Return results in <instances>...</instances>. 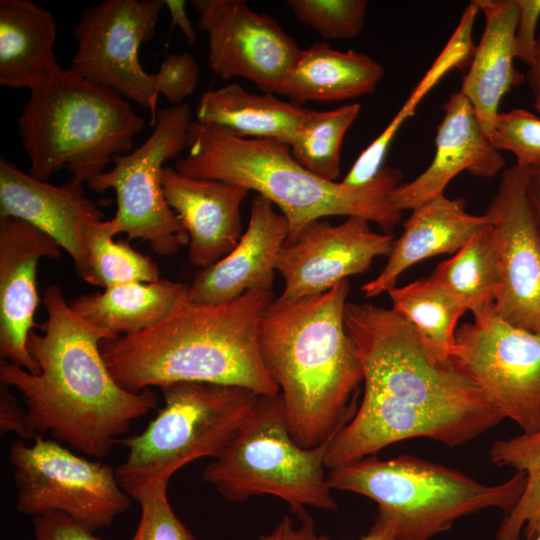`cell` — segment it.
<instances>
[{"label": "cell", "instance_id": "obj_1", "mask_svg": "<svg viewBox=\"0 0 540 540\" xmlns=\"http://www.w3.org/2000/svg\"><path fill=\"white\" fill-rule=\"evenodd\" d=\"M344 322L360 357L364 393L328 446L327 468L412 438L457 447L504 419L453 361L435 359L413 325L393 309L347 302Z\"/></svg>", "mask_w": 540, "mask_h": 540}, {"label": "cell", "instance_id": "obj_2", "mask_svg": "<svg viewBox=\"0 0 540 540\" xmlns=\"http://www.w3.org/2000/svg\"><path fill=\"white\" fill-rule=\"evenodd\" d=\"M43 303V334L32 330L27 339L40 372L1 359L0 382L23 395L37 434L105 457L134 420L157 407V396L151 389L129 392L114 380L100 351L101 341L114 336L77 314L59 286L46 288Z\"/></svg>", "mask_w": 540, "mask_h": 540}, {"label": "cell", "instance_id": "obj_3", "mask_svg": "<svg viewBox=\"0 0 540 540\" xmlns=\"http://www.w3.org/2000/svg\"><path fill=\"white\" fill-rule=\"evenodd\" d=\"M350 283L290 301L273 300L259 326L263 364L278 385L289 430L303 448L333 437L355 415L363 370L344 322Z\"/></svg>", "mask_w": 540, "mask_h": 540}, {"label": "cell", "instance_id": "obj_4", "mask_svg": "<svg viewBox=\"0 0 540 540\" xmlns=\"http://www.w3.org/2000/svg\"><path fill=\"white\" fill-rule=\"evenodd\" d=\"M272 301V290H251L220 304L189 302L149 329L102 340L100 351L114 380L129 392L206 382L277 396L258 342Z\"/></svg>", "mask_w": 540, "mask_h": 540}, {"label": "cell", "instance_id": "obj_5", "mask_svg": "<svg viewBox=\"0 0 540 540\" xmlns=\"http://www.w3.org/2000/svg\"><path fill=\"white\" fill-rule=\"evenodd\" d=\"M188 152L174 169L254 190L276 204L286 218L292 243L311 222L327 216H355L375 222L386 233L399 224L402 211L390 200L401 184L398 168L382 167L368 183L351 186L325 180L300 165L290 145L272 139L238 138L192 121Z\"/></svg>", "mask_w": 540, "mask_h": 540}, {"label": "cell", "instance_id": "obj_6", "mask_svg": "<svg viewBox=\"0 0 540 540\" xmlns=\"http://www.w3.org/2000/svg\"><path fill=\"white\" fill-rule=\"evenodd\" d=\"M16 122L29 174L46 181L66 168L78 184H88L116 156L131 152L144 126L121 94L60 65L30 90Z\"/></svg>", "mask_w": 540, "mask_h": 540}, {"label": "cell", "instance_id": "obj_7", "mask_svg": "<svg viewBox=\"0 0 540 540\" xmlns=\"http://www.w3.org/2000/svg\"><path fill=\"white\" fill-rule=\"evenodd\" d=\"M332 490L356 493L378 505L399 540H430L456 520L488 508L508 513L526 483L517 471L508 480L485 485L466 474L411 455L364 457L332 468Z\"/></svg>", "mask_w": 540, "mask_h": 540}, {"label": "cell", "instance_id": "obj_8", "mask_svg": "<svg viewBox=\"0 0 540 540\" xmlns=\"http://www.w3.org/2000/svg\"><path fill=\"white\" fill-rule=\"evenodd\" d=\"M331 440L301 447L291 436L281 394L261 395L234 439L204 468L202 479L232 502L280 498L299 520L308 515L307 507L334 510L325 474Z\"/></svg>", "mask_w": 540, "mask_h": 540}, {"label": "cell", "instance_id": "obj_9", "mask_svg": "<svg viewBox=\"0 0 540 540\" xmlns=\"http://www.w3.org/2000/svg\"><path fill=\"white\" fill-rule=\"evenodd\" d=\"M161 390L164 406L157 416L141 433L119 440L128 454L115 475L129 497L152 482H169L195 459L216 458L261 396L244 387L206 382H177Z\"/></svg>", "mask_w": 540, "mask_h": 540}, {"label": "cell", "instance_id": "obj_10", "mask_svg": "<svg viewBox=\"0 0 540 540\" xmlns=\"http://www.w3.org/2000/svg\"><path fill=\"white\" fill-rule=\"evenodd\" d=\"M192 121L186 103L160 109L145 142L116 156L110 170L87 184L97 193L115 191L117 210L111 221L117 234L148 241L162 256L175 254L189 244L185 227L166 201L161 175L163 164L187 148Z\"/></svg>", "mask_w": 540, "mask_h": 540}, {"label": "cell", "instance_id": "obj_11", "mask_svg": "<svg viewBox=\"0 0 540 540\" xmlns=\"http://www.w3.org/2000/svg\"><path fill=\"white\" fill-rule=\"evenodd\" d=\"M16 487V510L32 517L62 512L93 532L109 527L130 505L115 469L89 461L37 434L27 445L21 439L9 447Z\"/></svg>", "mask_w": 540, "mask_h": 540}, {"label": "cell", "instance_id": "obj_12", "mask_svg": "<svg viewBox=\"0 0 540 540\" xmlns=\"http://www.w3.org/2000/svg\"><path fill=\"white\" fill-rule=\"evenodd\" d=\"M165 0H104L86 8L74 28L76 51L70 69L80 77L141 105L156 122L155 74L139 60L141 45L152 39Z\"/></svg>", "mask_w": 540, "mask_h": 540}, {"label": "cell", "instance_id": "obj_13", "mask_svg": "<svg viewBox=\"0 0 540 540\" xmlns=\"http://www.w3.org/2000/svg\"><path fill=\"white\" fill-rule=\"evenodd\" d=\"M453 363L523 432L540 428V332L492 310L456 330Z\"/></svg>", "mask_w": 540, "mask_h": 540}, {"label": "cell", "instance_id": "obj_14", "mask_svg": "<svg viewBox=\"0 0 540 540\" xmlns=\"http://www.w3.org/2000/svg\"><path fill=\"white\" fill-rule=\"evenodd\" d=\"M529 171L518 165L506 169L485 215L499 272L494 312L540 332V230L527 192Z\"/></svg>", "mask_w": 540, "mask_h": 540}, {"label": "cell", "instance_id": "obj_15", "mask_svg": "<svg viewBox=\"0 0 540 540\" xmlns=\"http://www.w3.org/2000/svg\"><path fill=\"white\" fill-rule=\"evenodd\" d=\"M199 29L208 35V62L223 80L243 77L264 93L279 94L301 49L278 22L244 0H193Z\"/></svg>", "mask_w": 540, "mask_h": 540}, {"label": "cell", "instance_id": "obj_16", "mask_svg": "<svg viewBox=\"0 0 540 540\" xmlns=\"http://www.w3.org/2000/svg\"><path fill=\"white\" fill-rule=\"evenodd\" d=\"M393 241L392 234L373 231L361 217H348L340 225L324 219L311 222L277 256L275 270L285 283L278 299L318 295L351 275L368 271L374 258L390 254Z\"/></svg>", "mask_w": 540, "mask_h": 540}, {"label": "cell", "instance_id": "obj_17", "mask_svg": "<svg viewBox=\"0 0 540 540\" xmlns=\"http://www.w3.org/2000/svg\"><path fill=\"white\" fill-rule=\"evenodd\" d=\"M7 217L24 220L50 236L70 255L78 276L96 285L84 230L101 221L103 213L86 195L83 184L52 185L1 157L0 218Z\"/></svg>", "mask_w": 540, "mask_h": 540}, {"label": "cell", "instance_id": "obj_18", "mask_svg": "<svg viewBox=\"0 0 540 540\" xmlns=\"http://www.w3.org/2000/svg\"><path fill=\"white\" fill-rule=\"evenodd\" d=\"M61 247L32 224L13 217L0 218V353L1 359L32 374L39 366L27 349L39 303L36 285L41 258L57 259Z\"/></svg>", "mask_w": 540, "mask_h": 540}, {"label": "cell", "instance_id": "obj_19", "mask_svg": "<svg viewBox=\"0 0 540 540\" xmlns=\"http://www.w3.org/2000/svg\"><path fill=\"white\" fill-rule=\"evenodd\" d=\"M161 182L167 203L189 235L188 258L204 269L227 254L242 236L240 207L250 190L216 179L183 175L170 166Z\"/></svg>", "mask_w": 540, "mask_h": 540}, {"label": "cell", "instance_id": "obj_20", "mask_svg": "<svg viewBox=\"0 0 540 540\" xmlns=\"http://www.w3.org/2000/svg\"><path fill=\"white\" fill-rule=\"evenodd\" d=\"M442 109L444 116L437 129L431 164L390 195L391 203L400 211L413 210L443 196L448 183L463 170L486 178L505 165L504 157L484 133L471 103L460 91L453 93Z\"/></svg>", "mask_w": 540, "mask_h": 540}, {"label": "cell", "instance_id": "obj_21", "mask_svg": "<svg viewBox=\"0 0 540 540\" xmlns=\"http://www.w3.org/2000/svg\"><path fill=\"white\" fill-rule=\"evenodd\" d=\"M288 233L284 215L256 194L245 233L229 254L198 271L189 285L190 303L220 304L251 290H272L277 256Z\"/></svg>", "mask_w": 540, "mask_h": 540}, {"label": "cell", "instance_id": "obj_22", "mask_svg": "<svg viewBox=\"0 0 540 540\" xmlns=\"http://www.w3.org/2000/svg\"><path fill=\"white\" fill-rule=\"evenodd\" d=\"M412 211L403 224L402 235L393 241L384 269L361 287L366 297L388 292L406 269L423 259L457 253L476 232L489 224L486 215L469 214L462 198L448 199L445 195Z\"/></svg>", "mask_w": 540, "mask_h": 540}, {"label": "cell", "instance_id": "obj_23", "mask_svg": "<svg viewBox=\"0 0 540 540\" xmlns=\"http://www.w3.org/2000/svg\"><path fill=\"white\" fill-rule=\"evenodd\" d=\"M475 2L484 14L485 28L480 42L473 49L460 92L471 103L482 130L489 138L502 97L526 79L513 65L519 7L517 0Z\"/></svg>", "mask_w": 540, "mask_h": 540}, {"label": "cell", "instance_id": "obj_24", "mask_svg": "<svg viewBox=\"0 0 540 540\" xmlns=\"http://www.w3.org/2000/svg\"><path fill=\"white\" fill-rule=\"evenodd\" d=\"M384 74V68L365 53L341 52L316 42L301 50L279 94L298 106L353 99L372 93Z\"/></svg>", "mask_w": 540, "mask_h": 540}, {"label": "cell", "instance_id": "obj_25", "mask_svg": "<svg viewBox=\"0 0 540 540\" xmlns=\"http://www.w3.org/2000/svg\"><path fill=\"white\" fill-rule=\"evenodd\" d=\"M310 110L274 94H255L236 83L202 94L196 122L238 138L272 139L291 144Z\"/></svg>", "mask_w": 540, "mask_h": 540}, {"label": "cell", "instance_id": "obj_26", "mask_svg": "<svg viewBox=\"0 0 540 540\" xmlns=\"http://www.w3.org/2000/svg\"><path fill=\"white\" fill-rule=\"evenodd\" d=\"M53 14L30 0L0 1V84L38 86L58 65Z\"/></svg>", "mask_w": 540, "mask_h": 540}, {"label": "cell", "instance_id": "obj_27", "mask_svg": "<svg viewBox=\"0 0 540 540\" xmlns=\"http://www.w3.org/2000/svg\"><path fill=\"white\" fill-rule=\"evenodd\" d=\"M189 285L169 280L128 282L103 292L81 295L70 307L88 322L114 337L149 329L185 306Z\"/></svg>", "mask_w": 540, "mask_h": 540}, {"label": "cell", "instance_id": "obj_28", "mask_svg": "<svg viewBox=\"0 0 540 540\" xmlns=\"http://www.w3.org/2000/svg\"><path fill=\"white\" fill-rule=\"evenodd\" d=\"M479 12L475 1L464 10L450 40L434 61L407 101L382 133L360 154L342 183L359 186L371 181L382 169L386 152L403 122L411 117L421 99L452 68L463 69L471 60L474 45L472 28Z\"/></svg>", "mask_w": 540, "mask_h": 540}, {"label": "cell", "instance_id": "obj_29", "mask_svg": "<svg viewBox=\"0 0 540 540\" xmlns=\"http://www.w3.org/2000/svg\"><path fill=\"white\" fill-rule=\"evenodd\" d=\"M392 309L408 320L430 354L448 363L456 350V330L466 308L430 277L387 292Z\"/></svg>", "mask_w": 540, "mask_h": 540}, {"label": "cell", "instance_id": "obj_30", "mask_svg": "<svg viewBox=\"0 0 540 540\" xmlns=\"http://www.w3.org/2000/svg\"><path fill=\"white\" fill-rule=\"evenodd\" d=\"M430 278L472 311L474 319L494 310L499 272L490 221L452 258L440 263Z\"/></svg>", "mask_w": 540, "mask_h": 540}, {"label": "cell", "instance_id": "obj_31", "mask_svg": "<svg viewBox=\"0 0 540 540\" xmlns=\"http://www.w3.org/2000/svg\"><path fill=\"white\" fill-rule=\"evenodd\" d=\"M489 458L525 474L524 490L516 505L505 514L495 540H532L540 533V428L493 442Z\"/></svg>", "mask_w": 540, "mask_h": 540}, {"label": "cell", "instance_id": "obj_32", "mask_svg": "<svg viewBox=\"0 0 540 540\" xmlns=\"http://www.w3.org/2000/svg\"><path fill=\"white\" fill-rule=\"evenodd\" d=\"M360 109L359 103H350L333 110H310L290 144L294 159L313 174L336 182L343 139Z\"/></svg>", "mask_w": 540, "mask_h": 540}, {"label": "cell", "instance_id": "obj_33", "mask_svg": "<svg viewBox=\"0 0 540 540\" xmlns=\"http://www.w3.org/2000/svg\"><path fill=\"white\" fill-rule=\"evenodd\" d=\"M117 235L110 220L86 226L84 241L94 271L96 286L110 287L128 282H156L159 267L148 256L133 249L127 241L115 242Z\"/></svg>", "mask_w": 540, "mask_h": 540}, {"label": "cell", "instance_id": "obj_34", "mask_svg": "<svg viewBox=\"0 0 540 540\" xmlns=\"http://www.w3.org/2000/svg\"><path fill=\"white\" fill-rule=\"evenodd\" d=\"M296 18L325 39L358 36L364 26L366 0H288Z\"/></svg>", "mask_w": 540, "mask_h": 540}, {"label": "cell", "instance_id": "obj_35", "mask_svg": "<svg viewBox=\"0 0 540 540\" xmlns=\"http://www.w3.org/2000/svg\"><path fill=\"white\" fill-rule=\"evenodd\" d=\"M493 146L512 152L516 165L540 166V119L525 109L498 113L489 137Z\"/></svg>", "mask_w": 540, "mask_h": 540}, {"label": "cell", "instance_id": "obj_36", "mask_svg": "<svg viewBox=\"0 0 540 540\" xmlns=\"http://www.w3.org/2000/svg\"><path fill=\"white\" fill-rule=\"evenodd\" d=\"M166 481L152 482L135 491L141 517L137 526L141 540H197L173 511Z\"/></svg>", "mask_w": 540, "mask_h": 540}, {"label": "cell", "instance_id": "obj_37", "mask_svg": "<svg viewBox=\"0 0 540 540\" xmlns=\"http://www.w3.org/2000/svg\"><path fill=\"white\" fill-rule=\"evenodd\" d=\"M198 79L199 66L192 55L169 54L155 74L156 90L171 105H179L193 93Z\"/></svg>", "mask_w": 540, "mask_h": 540}, {"label": "cell", "instance_id": "obj_38", "mask_svg": "<svg viewBox=\"0 0 540 540\" xmlns=\"http://www.w3.org/2000/svg\"><path fill=\"white\" fill-rule=\"evenodd\" d=\"M32 523L33 540H101L92 530L62 512L35 516ZM131 540H141L137 529Z\"/></svg>", "mask_w": 540, "mask_h": 540}, {"label": "cell", "instance_id": "obj_39", "mask_svg": "<svg viewBox=\"0 0 540 540\" xmlns=\"http://www.w3.org/2000/svg\"><path fill=\"white\" fill-rule=\"evenodd\" d=\"M519 17L515 31V58L530 66L536 47V27L540 17V0H517Z\"/></svg>", "mask_w": 540, "mask_h": 540}, {"label": "cell", "instance_id": "obj_40", "mask_svg": "<svg viewBox=\"0 0 540 540\" xmlns=\"http://www.w3.org/2000/svg\"><path fill=\"white\" fill-rule=\"evenodd\" d=\"M0 433H14L18 439L30 441L35 438V431L27 412L18 405L10 392L9 386L0 382Z\"/></svg>", "mask_w": 540, "mask_h": 540}, {"label": "cell", "instance_id": "obj_41", "mask_svg": "<svg viewBox=\"0 0 540 540\" xmlns=\"http://www.w3.org/2000/svg\"><path fill=\"white\" fill-rule=\"evenodd\" d=\"M258 540H320L313 519L307 515L295 526L292 519L285 515L274 528L258 537Z\"/></svg>", "mask_w": 540, "mask_h": 540}, {"label": "cell", "instance_id": "obj_42", "mask_svg": "<svg viewBox=\"0 0 540 540\" xmlns=\"http://www.w3.org/2000/svg\"><path fill=\"white\" fill-rule=\"evenodd\" d=\"M185 3L184 0H165L171 17V27L179 26L188 44L192 46L196 41V32L187 17Z\"/></svg>", "mask_w": 540, "mask_h": 540}, {"label": "cell", "instance_id": "obj_43", "mask_svg": "<svg viewBox=\"0 0 540 540\" xmlns=\"http://www.w3.org/2000/svg\"><path fill=\"white\" fill-rule=\"evenodd\" d=\"M525 78L534 97L535 107H540V33L537 35L534 60Z\"/></svg>", "mask_w": 540, "mask_h": 540}, {"label": "cell", "instance_id": "obj_44", "mask_svg": "<svg viewBox=\"0 0 540 540\" xmlns=\"http://www.w3.org/2000/svg\"><path fill=\"white\" fill-rule=\"evenodd\" d=\"M320 540H332L325 535L320 536ZM359 540H399L391 524L380 516H377L369 532Z\"/></svg>", "mask_w": 540, "mask_h": 540}, {"label": "cell", "instance_id": "obj_45", "mask_svg": "<svg viewBox=\"0 0 540 540\" xmlns=\"http://www.w3.org/2000/svg\"><path fill=\"white\" fill-rule=\"evenodd\" d=\"M527 192L540 230V166L530 168Z\"/></svg>", "mask_w": 540, "mask_h": 540}, {"label": "cell", "instance_id": "obj_46", "mask_svg": "<svg viewBox=\"0 0 540 540\" xmlns=\"http://www.w3.org/2000/svg\"><path fill=\"white\" fill-rule=\"evenodd\" d=\"M532 540H540V533L537 536H535Z\"/></svg>", "mask_w": 540, "mask_h": 540}, {"label": "cell", "instance_id": "obj_47", "mask_svg": "<svg viewBox=\"0 0 540 540\" xmlns=\"http://www.w3.org/2000/svg\"><path fill=\"white\" fill-rule=\"evenodd\" d=\"M536 109L540 112V107H536Z\"/></svg>", "mask_w": 540, "mask_h": 540}]
</instances>
